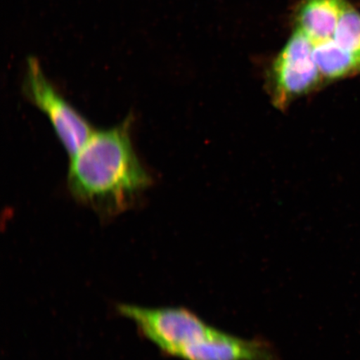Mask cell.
Instances as JSON below:
<instances>
[{"label":"cell","instance_id":"ba28073f","mask_svg":"<svg viewBox=\"0 0 360 360\" xmlns=\"http://www.w3.org/2000/svg\"><path fill=\"white\" fill-rule=\"evenodd\" d=\"M360 62V13L347 4L333 39Z\"/></svg>","mask_w":360,"mask_h":360},{"label":"cell","instance_id":"3957f363","mask_svg":"<svg viewBox=\"0 0 360 360\" xmlns=\"http://www.w3.org/2000/svg\"><path fill=\"white\" fill-rule=\"evenodd\" d=\"M22 93L47 116L68 154L75 155L92 134L91 126L57 91L34 58L27 61Z\"/></svg>","mask_w":360,"mask_h":360},{"label":"cell","instance_id":"52a82bcc","mask_svg":"<svg viewBox=\"0 0 360 360\" xmlns=\"http://www.w3.org/2000/svg\"><path fill=\"white\" fill-rule=\"evenodd\" d=\"M314 57L322 79H337L360 71V62L357 58L333 39L315 45Z\"/></svg>","mask_w":360,"mask_h":360},{"label":"cell","instance_id":"7a4b0ae2","mask_svg":"<svg viewBox=\"0 0 360 360\" xmlns=\"http://www.w3.org/2000/svg\"><path fill=\"white\" fill-rule=\"evenodd\" d=\"M117 310L162 353L179 358L184 349L212 337L218 328L183 307L147 308L120 304Z\"/></svg>","mask_w":360,"mask_h":360},{"label":"cell","instance_id":"6da1fadb","mask_svg":"<svg viewBox=\"0 0 360 360\" xmlns=\"http://www.w3.org/2000/svg\"><path fill=\"white\" fill-rule=\"evenodd\" d=\"M132 121L129 117L116 127L92 133L71 157V195L102 215L127 210L153 183L133 147Z\"/></svg>","mask_w":360,"mask_h":360},{"label":"cell","instance_id":"8992f818","mask_svg":"<svg viewBox=\"0 0 360 360\" xmlns=\"http://www.w3.org/2000/svg\"><path fill=\"white\" fill-rule=\"evenodd\" d=\"M345 0H304L296 15V30L315 45L334 39L340 18L347 6Z\"/></svg>","mask_w":360,"mask_h":360},{"label":"cell","instance_id":"5b68a950","mask_svg":"<svg viewBox=\"0 0 360 360\" xmlns=\"http://www.w3.org/2000/svg\"><path fill=\"white\" fill-rule=\"evenodd\" d=\"M183 360H281L270 342L245 340L218 330L212 336L186 348L180 354Z\"/></svg>","mask_w":360,"mask_h":360},{"label":"cell","instance_id":"277c9868","mask_svg":"<svg viewBox=\"0 0 360 360\" xmlns=\"http://www.w3.org/2000/svg\"><path fill=\"white\" fill-rule=\"evenodd\" d=\"M276 101L281 105L313 89L322 79L314 57V44L295 30L274 65Z\"/></svg>","mask_w":360,"mask_h":360}]
</instances>
